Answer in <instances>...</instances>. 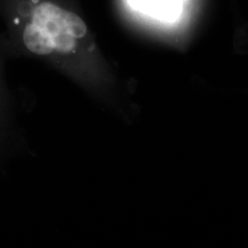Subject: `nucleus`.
<instances>
[{"label": "nucleus", "instance_id": "2", "mask_svg": "<svg viewBox=\"0 0 248 248\" xmlns=\"http://www.w3.org/2000/svg\"><path fill=\"white\" fill-rule=\"evenodd\" d=\"M6 45L0 43V156L9 145L13 132V110L10 95L3 78V52Z\"/></svg>", "mask_w": 248, "mask_h": 248}, {"label": "nucleus", "instance_id": "3", "mask_svg": "<svg viewBox=\"0 0 248 248\" xmlns=\"http://www.w3.org/2000/svg\"><path fill=\"white\" fill-rule=\"evenodd\" d=\"M137 9L156 18L172 20L180 14L183 0H133Z\"/></svg>", "mask_w": 248, "mask_h": 248}, {"label": "nucleus", "instance_id": "1", "mask_svg": "<svg viewBox=\"0 0 248 248\" xmlns=\"http://www.w3.org/2000/svg\"><path fill=\"white\" fill-rule=\"evenodd\" d=\"M0 7L9 25L8 46L39 57H66L87 39L85 21L52 1L0 0Z\"/></svg>", "mask_w": 248, "mask_h": 248}]
</instances>
